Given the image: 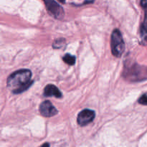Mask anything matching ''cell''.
Listing matches in <instances>:
<instances>
[{
	"label": "cell",
	"instance_id": "cell-4",
	"mask_svg": "<svg viewBox=\"0 0 147 147\" xmlns=\"http://www.w3.org/2000/svg\"><path fill=\"white\" fill-rule=\"evenodd\" d=\"M48 12L56 19H62L64 16L63 7L54 0H43Z\"/></svg>",
	"mask_w": 147,
	"mask_h": 147
},
{
	"label": "cell",
	"instance_id": "cell-8",
	"mask_svg": "<svg viewBox=\"0 0 147 147\" xmlns=\"http://www.w3.org/2000/svg\"><path fill=\"white\" fill-rule=\"evenodd\" d=\"M141 42L144 45H147V22L143 23L140 27Z\"/></svg>",
	"mask_w": 147,
	"mask_h": 147
},
{
	"label": "cell",
	"instance_id": "cell-12",
	"mask_svg": "<svg viewBox=\"0 0 147 147\" xmlns=\"http://www.w3.org/2000/svg\"><path fill=\"white\" fill-rule=\"evenodd\" d=\"M141 5L143 8L146 9H147V0H142L141 1Z\"/></svg>",
	"mask_w": 147,
	"mask_h": 147
},
{
	"label": "cell",
	"instance_id": "cell-11",
	"mask_svg": "<svg viewBox=\"0 0 147 147\" xmlns=\"http://www.w3.org/2000/svg\"><path fill=\"white\" fill-rule=\"evenodd\" d=\"M138 102H139L140 104L144 105V106H147V93L142 95V96L139 98Z\"/></svg>",
	"mask_w": 147,
	"mask_h": 147
},
{
	"label": "cell",
	"instance_id": "cell-5",
	"mask_svg": "<svg viewBox=\"0 0 147 147\" xmlns=\"http://www.w3.org/2000/svg\"><path fill=\"white\" fill-rule=\"evenodd\" d=\"M96 113L90 109H84L79 113L78 116L77 122L79 126H85L91 123L95 119Z\"/></svg>",
	"mask_w": 147,
	"mask_h": 147
},
{
	"label": "cell",
	"instance_id": "cell-2",
	"mask_svg": "<svg viewBox=\"0 0 147 147\" xmlns=\"http://www.w3.org/2000/svg\"><path fill=\"white\" fill-rule=\"evenodd\" d=\"M123 76L125 80L137 83L147 80V66L132 63L125 66Z\"/></svg>",
	"mask_w": 147,
	"mask_h": 147
},
{
	"label": "cell",
	"instance_id": "cell-7",
	"mask_svg": "<svg viewBox=\"0 0 147 147\" xmlns=\"http://www.w3.org/2000/svg\"><path fill=\"white\" fill-rule=\"evenodd\" d=\"M43 95L46 97H55V98H62L63 95L60 91L58 88L53 84H49L46 86L44 88Z\"/></svg>",
	"mask_w": 147,
	"mask_h": 147
},
{
	"label": "cell",
	"instance_id": "cell-13",
	"mask_svg": "<svg viewBox=\"0 0 147 147\" xmlns=\"http://www.w3.org/2000/svg\"><path fill=\"white\" fill-rule=\"evenodd\" d=\"M59 1H60V2H61V3H65V0H58Z\"/></svg>",
	"mask_w": 147,
	"mask_h": 147
},
{
	"label": "cell",
	"instance_id": "cell-3",
	"mask_svg": "<svg viewBox=\"0 0 147 147\" xmlns=\"http://www.w3.org/2000/svg\"><path fill=\"white\" fill-rule=\"evenodd\" d=\"M111 47L112 54L116 57H120L125 50V43L121 32L118 29H115L111 34Z\"/></svg>",
	"mask_w": 147,
	"mask_h": 147
},
{
	"label": "cell",
	"instance_id": "cell-14",
	"mask_svg": "<svg viewBox=\"0 0 147 147\" xmlns=\"http://www.w3.org/2000/svg\"><path fill=\"white\" fill-rule=\"evenodd\" d=\"M145 20H146V22H147V11L146 12V16H145Z\"/></svg>",
	"mask_w": 147,
	"mask_h": 147
},
{
	"label": "cell",
	"instance_id": "cell-1",
	"mask_svg": "<svg viewBox=\"0 0 147 147\" xmlns=\"http://www.w3.org/2000/svg\"><path fill=\"white\" fill-rule=\"evenodd\" d=\"M32 83V73L27 69H21L14 72L9 76L7 81L8 88L15 94L27 90Z\"/></svg>",
	"mask_w": 147,
	"mask_h": 147
},
{
	"label": "cell",
	"instance_id": "cell-6",
	"mask_svg": "<svg viewBox=\"0 0 147 147\" xmlns=\"http://www.w3.org/2000/svg\"><path fill=\"white\" fill-rule=\"evenodd\" d=\"M40 113L44 117L50 118L55 116L57 114L58 111L55 109L54 106L51 103V102L49 100H45L40 105Z\"/></svg>",
	"mask_w": 147,
	"mask_h": 147
},
{
	"label": "cell",
	"instance_id": "cell-9",
	"mask_svg": "<svg viewBox=\"0 0 147 147\" xmlns=\"http://www.w3.org/2000/svg\"><path fill=\"white\" fill-rule=\"evenodd\" d=\"M63 61L69 65H73L76 63V57L70 54H65L63 57Z\"/></svg>",
	"mask_w": 147,
	"mask_h": 147
},
{
	"label": "cell",
	"instance_id": "cell-10",
	"mask_svg": "<svg viewBox=\"0 0 147 147\" xmlns=\"http://www.w3.org/2000/svg\"><path fill=\"white\" fill-rule=\"evenodd\" d=\"M65 45V40L64 39H58L53 43V47L54 48H60Z\"/></svg>",
	"mask_w": 147,
	"mask_h": 147
}]
</instances>
